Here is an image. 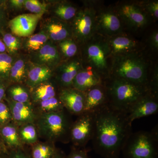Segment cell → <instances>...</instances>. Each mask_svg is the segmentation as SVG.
<instances>
[{"instance_id":"obj_1","label":"cell","mask_w":158,"mask_h":158,"mask_svg":"<svg viewBox=\"0 0 158 158\" xmlns=\"http://www.w3.org/2000/svg\"><path fill=\"white\" fill-rule=\"evenodd\" d=\"M94 113L92 141L94 151L103 158H118L132 131L127 114L109 104Z\"/></svg>"},{"instance_id":"obj_2","label":"cell","mask_w":158,"mask_h":158,"mask_svg":"<svg viewBox=\"0 0 158 158\" xmlns=\"http://www.w3.org/2000/svg\"><path fill=\"white\" fill-rule=\"evenodd\" d=\"M143 51L112 57L110 77L148 87L152 69Z\"/></svg>"},{"instance_id":"obj_3","label":"cell","mask_w":158,"mask_h":158,"mask_svg":"<svg viewBox=\"0 0 158 158\" xmlns=\"http://www.w3.org/2000/svg\"><path fill=\"white\" fill-rule=\"evenodd\" d=\"M104 85L108 104L114 109L127 114L139 99L151 92L146 85L116 78L106 79Z\"/></svg>"},{"instance_id":"obj_4","label":"cell","mask_w":158,"mask_h":158,"mask_svg":"<svg viewBox=\"0 0 158 158\" xmlns=\"http://www.w3.org/2000/svg\"><path fill=\"white\" fill-rule=\"evenodd\" d=\"M79 57L83 66L91 67L104 81L110 78L112 57L107 37L94 34L80 46Z\"/></svg>"},{"instance_id":"obj_5","label":"cell","mask_w":158,"mask_h":158,"mask_svg":"<svg viewBox=\"0 0 158 158\" xmlns=\"http://www.w3.org/2000/svg\"><path fill=\"white\" fill-rule=\"evenodd\" d=\"M71 123L64 110L42 113L37 120V131L44 138L51 141H70Z\"/></svg>"},{"instance_id":"obj_6","label":"cell","mask_w":158,"mask_h":158,"mask_svg":"<svg viewBox=\"0 0 158 158\" xmlns=\"http://www.w3.org/2000/svg\"><path fill=\"white\" fill-rule=\"evenodd\" d=\"M158 132L156 127L151 131L132 133L122 152L124 158H158Z\"/></svg>"},{"instance_id":"obj_7","label":"cell","mask_w":158,"mask_h":158,"mask_svg":"<svg viewBox=\"0 0 158 158\" xmlns=\"http://www.w3.org/2000/svg\"><path fill=\"white\" fill-rule=\"evenodd\" d=\"M69 23L72 38L81 45L96 34V7L98 1H85Z\"/></svg>"},{"instance_id":"obj_8","label":"cell","mask_w":158,"mask_h":158,"mask_svg":"<svg viewBox=\"0 0 158 158\" xmlns=\"http://www.w3.org/2000/svg\"><path fill=\"white\" fill-rule=\"evenodd\" d=\"M125 30L133 32L143 30L152 21L138 1H122L114 6Z\"/></svg>"},{"instance_id":"obj_9","label":"cell","mask_w":158,"mask_h":158,"mask_svg":"<svg viewBox=\"0 0 158 158\" xmlns=\"http://www.w3.org/2000/svg\"><path fill=\"white\" fill-rule=\"evenodd\" d=\"M125 31L124 24L114 6L106 7L98 2L96 7V34L110 37Z\"/></svg>"},{"instance_id":"obj_10","label":"cell","mask_w":158,"mask_h":158,"mask_svg":"<svg viewBox=\"0 0 158 158\" xmlns=\"http://www.w3.org/2000/svg\"><path fill=\"white\" fill-rule=\"evenodd\" d=\"M94 131V113H84L79 115L71 128L70 140L74 145L85 148L91 140Z\"/></svg>"},{"instance_id":"obj_11","label":"cell","mask_w":158,"mask_h":158,"mask_svg":"<svg viewBox=\"0 0 158 158\" xmlns=\"http://www.w3.org/2000/svg\"><path fill=\"white\" fill-rule=\"evenodd\" d=\"M107 38L112 57L144 50L143 44L126 32Z\"/></svg>"},{"instance_id":"obj_12","label":"cell","mask_w":158,"mask_h":158,"mask_svg":"<svg viewBox=\"0 0 158 158\" xmlns=\"http://www.w3.org/2000/svg\"><path fill=\"white\" fill-rule=\"evenodd\" d=\"M82 67L79 56L62 61L54 71V76L60 88L72 87L74 79Z\"/></svg>"},{"instance_id":"obj_13","label":"cell","mask_w":158,"mask_h":158,"mask_svg":"<svg viewBox=\"0 0 158 158\" xmlns=\"http://www.w3.org/2000/svg\"><path fill=\"white\" fill-rule=\"evenodd\" d=\"M30 62L55 70L62 59L57 44L49 40L39 50L29 55Z\"/></svg>"},{"instance_id":"obj_14","label":"cell","mask_w":158,"mask_h":158,"mask_svg":"<svg viewBox=\"0 0 158 158\" xmlns=\"http://www.w3.org/2000/svg\"><path fill=\"white\" fill-rule=\"evenodd\" d=\"M42 16L31 13L20 15L9 21L7 27L12 34L25 38L33 34Z\"/></svg>"},{"instance_id":"obj_15","label":"cell","mask_w":158,"mask_h":158,"mask_svg":"<svg viewBox=\"0 0 158 158\" xmlns=\"http://www.w3.org/2000/svg\"><path fill=\"white\" fill-rule=\"evenodd\" d=\"M41 31L48 36L51 41L58 43L67 38H72L71 30L69 23L51 16L41 23Z\"/></svg>"},{"instance_id":"obj_16","label":"cell","mask_w":158,"mask_h":158,"mask_svg":"<svg viewBox=\"0 0 158 158\" xmlns=\"http://www.w3.org/2000/svg\"><path fill=\"white\" fill-rule=\"evenodd\" d=\"M65 108L72 114L80 115L85 111V93L72 87L60 88L58 94Z\"/></svg>"},{"instance_id":"obj_17","label":"cell","mask_w":158,"mask_h":158,"mask_svg":"<svg viewBox=\"0 0 158 158\" xmlns=\"http://www.w3.org/2000/svg\"><path fill=\"white\" fill-rule=\"evenodd\" d=\"M158 96L149 93L139 99L127 113L131 123L136 119L151 116L157 113Z\"/></svg>"},{"instance_id":"obj_18","label":"cell","mask_w":158,"mask_h":158,"mask_svg":"<svg viewBox=\"0 0 158 158\" xmlns=\"http://www.w3.org/2000/svg\"><path fill=\"white\" fill-rule=\"evenodd\" d=\"M11 112L12 120L19 125L34 123L36 116L31 103H23L13 101L5 97Z\"/></svg>"},{"instance_id":"obj_19","label":"cell","mask_w":158,"mask_h":158,"mask_svg":"<svg viewBox=\"0 0 158 158\" xmlns=\"http://www.w3.org/2000/svg\"><path fill=\"white\" fill-rule=\"evenodd\" d=\"M104 81L96 71L90 66H83L74 79L72 88L85 92Z\"/></svg>"},{"instance_id":"obj_20","label":"cell","mask_w":158,"mask_h":158,"mask_svg":"<svg viewBox=\"0 0 158 158\" xmlns=\"http://www.w3.org/2000/svg\"><path fill=\"white\" fill-rule=\"evenodd\" d=\"M85 93L84 113H94L99 108L108 104L107 94L104 83L90 88Z\"/></svg>"},{"instance_id":"obj_21","label":"cell","mask_w":158,"mask_h":158,"mask_svg":"<svg viewBox=\"0 0 158 158\" xmlns=\"http://www.w3.org/2000/svg\"><path fill=\"white\" fill-rule=\"evenodd\" d=\"M48 3V12L51 16L69 23L73 19L80 8L68 1H52Z\"/></svg>"},{"instance_id":"obj_22","label":"cell","mask_w":158,"mask_h":158,"mask_svg":"<svg viewBox=\"0 0 158 158\" xmlns=\"http://www.w3.org/2000/svg\"><path fill=\"white\" fill-rule=\"evenodd\" d=\"M53 76V71L48 67L30 61L24 82L26 86L31 89L41 83L49 81Z\"/></svg>"},{"instance_id":"obj_23","label":"cell","mask_w":158,"mask_h":158,"mask_svg":"<svg viewBox=\"0 0 158 158\" xmlns=\"http://www.w3.org/2000/svg\"><path fill=\"white\" fill-rule=\"evenodd\" d=\"M30 61L29 56L19 54L16 56L9 73L10 83L22 84L25 82Z\"/></svg>"},{"instance_id":"obj_24","label":"cell","mask_w":158,"mask_h":158,"mask_svg":"<svg viewBox=\"0 0 158 158\" xmlns=\"http://www.w3.org/2000/svg\"><path fill=\"white\" fill-rule=\"evenodd\" d=\"M0 138L6 147L11 150L22 148L18 130L13 123H9L0 127Z\"/></svg>"},{"instance_id":"obj_25","label":"cell","mask_w":158,"mask_h":158,"mask_svg":"<svg viewBox=\"0 0 158 158\" xmlns=\"http://www.w3.org/2000/svg\"><path fill=\"white\" fill-rule=\"evenodd\" d=\"M49 40L48 36L44 31H40L37 34L22 38V49L29 55L39 50Z\"/></svg>"},{"instance_id":"obj_26","label":"cell","mask_w":158,"mask_h":158,"mask_svg":"<svg viewBox=\"0 0 158 158\" xmlns=\"http://www.w3.org/2000/svg\"><path fill=\"white\" fill-rule=\"evenodd\" d=\"M30 89L31 100L34 102L38 103L56 96V87L49 81Z\"/></svg>"},{"instance_id":"obj_27","label":"cell","mask_w":158,"mask_h":158,"mask_svg":"<svg viewBox=\"0 0 158 158\" xmlns=\"http://www.w3.org/2000/svg\"><path fill=\"white\" fill-rule=\"evenodd\" d=\"M6 94L8 96L7 98L13 101L23 103H31L30 89L27 86L22 84H14L9 85Z\"/></svg>"},{"instance_id":"obj_28","label":"cell","mask_w":158,"mask_h":158,"mask_svg":"<svg viewBox=\"0 0 158 158\" xmlns=\"http://www.w3.org/2000/svg\"><path fill=\"white\" fill-rule=\"evenodd\" d=\"M56 44L62 61L79 56L80 45L72 38H67Z\"/></svg>"},{"instance_id":"obj_29","label":"cell","mask_w":158,"mask_h":158,"mask_svg":"<svg viewBox=\"0 0 158 158\" xmlns=\"http://www.w3.org/2000/svg\"><path fill=\"white\" fill-rule=\"evenodd\" d=\"M0 36L6 45L8 54L14 56L19 54V51L22 49V38L6 31L3 32Z\"/></svg>"},{"instance_id":"obj_30","label":"cell","mask_w":158,"mask_h":158,"mask_svg":"<svg viewBox=\"0 0 158 158\" xmlns=\"http://www.w3.org/2000/svg\"><path fill=\"white\" fill-rule=\"evenodd\" d=\"M18 132L22 143L27 144H35L38 140V131L34 123L21 126L18 129Z\"/></svg>"},{"instance_id":"obj_31","label":"cell","mask_w":158,"mask_h":158,"mask_svg":"<svg viewBox=\"0 0 158 158\" xmlns=\"http://www.w3.org/2000/svg\"><path fill=\"white\" fill-rule=\"evenodd\" d=\"M57 151L53 144L39 143L34 144L29 155L31 158H52Z\"/></svg>"},{"instance_id":"obj_32","label":"cell","mask_w":158,"mask_h":158,"mask_svg":"<svg viewBox=\"0 0 158 158\" xmlns=\"http://www.w3.org/2000/svg\"><path fill=\"white\" fill-rule=\"evenodd\" d=\"M16 56H11L8 53L0 54V80L9 81L10 70Z\"/></svg>"},{"instance_id":"obj_33","label":"cell","mask_w":158,"mask_h":158,"mask_svg":"<svg viewBox=\"0 0 158 158\" xmlns=\"http://www.w3.org/2000/svg\"><path fill=\"white\" fill-rule=\"evenodd\" d=\"M40 110L42 113L56 112L64 110V107L59 99V97L56 96L37 103Z\"/></svg>"},{"instance_id":"obj_34","label":"cell","mask_w":158,"mask_h":158,"mask_svg":"<svg viewBox=\"0 0 158 158\" xmlns=\"http://www.w3.org/2000/svg\"><path fill=\"white\" fill-rule=\"evenodd\" d=\"M24 9L31 14L43 15L48 12V3L38 0H25Z\"/></svg>"},{"instance_id":"obj_35","label":"cell","mask_w":158,"mask_h":158,"mask_svg":"<svg viewBox=\"0 0 158 158\" xmlns=\"http://www.w3.org/2000/svg\"><path fill=\"white\" fill-rule=\"evenodd\" d=\"M141 6L147 13L152 20L156 21L158 19V1H139Z\"/></svg>"},{"instance_id":"obj_36","label":"cell","mask_w":158,"mask_h":158,"mask_svg":"<svg viewBox=\"0 0 158 158\" xmlns=\"http://www.w3.org/2000/svg\"><path fill=\"white\" fill-rule=\"evenodd\" d=\"M8 8L7 1L0 0V35L8 26Z\"/></svg>"},{"instance_id":"obj_37","label":"cell","mask_w":158,"mask_h":158,"mask_svg":"<svg viewBox=\"0 0 158 158\" xmlns=\"http://www.w3.org/2000/svg\"><path fill=\"white\" fill-rule=\"evenodd\" d=\"M12 120L11 112L8 105L0 102V127L7 124Z\"/></svg>"},{"instance_id":"obj_38","label":"cell","mask_w":158,"mask_h":158,"mask_svg":"<svg viewBox=\"0 0 158 158\" xmlns=\"http://www.w3.org/2000/svg\"><path fill=\"white\" fill-rule=\"evenodd\" d=\"M65 158H89L88 151L85 148H74Z\"/></svg>"},{"instance_id":"obj_39","label":"cell","mask_w":158,"mask_h":158,"mask_svg":"<svg viewBox=\"0 0 158 158\" xmlns=\"http://www.w3.org/2000/svg\"><path fill=\"white\" fill-rule=\"evenodd\" d=\"M6 158H31L30 155L23 150L22 148L10 150Z\"/></svg>"},{"instance_id":"obj_40","label":"cell","mask_w":158,"mask_h":158,"mask_svg":"<svg viewBox=\"0 0 158 158\" xmlns=\"http://www.w3.org/2000/svg\"><path fill=\"white\" fill-rule=\"evenodd\" d=\"M148 44L153 51L157 52L158 50V32L155 30L151 33L148 39Z\"/></svg>"},{"instance_id":"obj_41","label":"cell","mask_w":158,"mask_h":158,"mask_svg":"<svg viewBox=\"0 0 158 158\" xmlns=\"http://www.w3.org/2000/svg\"><path fill=\"white\" fill-rule=\"evenodd\" d=\"M25 0H9L7 1L8 9L14 11H19L24 9Z\"/></svg>"},{"instance_id":"obj_42","label":"cell","mask_w":158,"mask_h":158,"mask_svg":"<svg viewBox=\"0 0 158 158\" xmlns=\"http://www.w3.org/2000/svg\"><path fill=\"white\" fill-rule=\"evenodd\" d=\"M9 81L0 80V102L3 101L6 96V91L10 85Z\"/></svg>"},{"instance_id":"obj_43","label":"cell","mask_w":158,"mask_h":158,"mask_svg":"<svg viewBox=\"0 0 158 158\" xmlns=\"http://www.w3.org/2000/svg\"><path fill=\"white\" fill-rule=\"evenodd\" d=\"M9 150L4 144L0 138V154L6 157L9 153Z\"/></svg>"},{"instance_id":"obj_44","label":"cell","mask_w":158,"mask_h":158,"mask_svg":"<svg viewBox=\"0 0 158 158\" xmlns=\"http://www.w3.org/2000/svg\"><path fill=\"white\" fill-rule=\"evenodd\" d=\"M7 52V49L5 44L0 36V54Z\"/></svg>"},{"instance_id":"obj_45","label":"cell","mask_w":158,"mask_h":158,"mask_svg":"<svg viewBox=\"0 0 158 158\" xmlns=\"http://www.w3.org/2000/svg\"><path fill=\"white\" fill-rule=\"evenodd\" d=\"M65 157L61 152L57 150L52 158H65Z\"/></svg>"},{"instance_id":"obj_46","label":"cell","mask_w":158,"mask_h":158,"mask_svg":"<svg viewBox=\"0 0 158 158\" xmlns=\"http://www.w3.org/2000/svg\"><path fill=\"white\" fill-rule=\"evenodd\" d=\"M0 158H6L4 156L0 154Z\"/></svg>"}]
</instances>
